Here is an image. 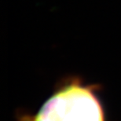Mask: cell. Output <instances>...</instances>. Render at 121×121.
<instances>
[{"label": "cell", "instance_id": "6da1fadb", "mask_svg": "<svg viewBox=\"0 0 121 121\" xmlns=\"http://www.w3.org/2000/svg\"><path fill=\"white\" fill-rule=\"evenodd\" d=\"M34 121H104V114L90 89L72 84L48 99Z\"/></svg>", "mask_w": 121, "mask_h": 121}]
</instances>
